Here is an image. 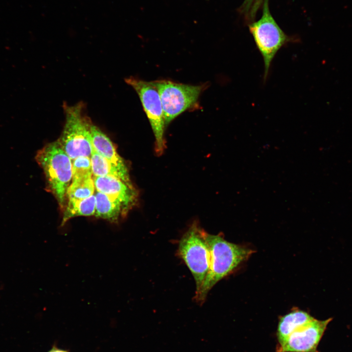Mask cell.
<instances>
[{
    "label": "cell",
    "instance_id": "obj_1",
    "mask_svg": "<svg viewBox=\"0 0 352 352\" xmlns=\"http://www.w3.org/2000/svg\"><path fill=\"white\" fill-rule=\"evenodd\" d=\"M209 246L210 263L208 272L199 291L196 294L197 301L202 303L209 291L221 279L227 276L254 251L242 245L226 241L220 235L205 232Z\"/></svg>",
    "mask_w": 352,
    "mask_h": 352
},
{
    "label": "cell",
    "instance_id": "obj_2",
    "mask_svg": "<svg viewBox=\"0 0 352 352\" xmlns=\"http://www.w3.org/2000/svg\"><path fill=\"white\" fill-rule=\"evenodd\" d=\"M35 159L43 170L48 188L64 210L66 191L72 177V160L57 141L39 150Z\"/></svg>",
    "mask_w": 352,
    "mask_h": 352
},
{
    "label": "cell",
    "instance_id": "obj_3",
    "mask_svg": "<svg viewBox=\"0 0 352 352\" xmlns=\"http://www.w3.org/2000/svg\"><path fill=\"white\" fill-rule=\"evenodd\" d=\"M63 108L65 123L57 141L71 160L80 156L90 157L93 149L92 123L85 114L84 104L80 102L70 106L64 103Z\"/></svg>",
    "mask_w": 352,
    "mask_h": 352
},
{
    "label": "cell",
    "instance_id": "obj_4",
    "mask_svg": "<svg viewBox=\"0 0 352 352\" xmlns=\"http://www.w3.org/2000/svg\"><path fill=\"white\" fill-rule=\"evenodd\" d=\"M205 232L194 222L182 236L178 244V254L195 279L196 294L201 288L210 266V254Z\"/></svg>",
    "mask_w": 352,
    "mask_h": 352
},
{
    "label": "cell",
    "instance_id": "obj_5",
    "mask_svg": "<svg viewBox=\"0 0 352 352\" xmlns=\"http://www.w3.org/2000/svg\"><path fill=\"white\" fill-rule=\"evenodd\" d=\"M268 3V0H265L261 18L249 26L250 32L264 61V80L267 77L276 54L289 39L272 17Z\"/></svg>",
    "mask_w": 352,
    "mask_h": 352
},
{
    "label": "cell",
    "instance_id": "obj_6",
    "mask_svg": "<svg viewBox=\"0 0 352 352\" xmlns=\"http://www.w3.org/2000/svg\"><path fill=\"white\" fill-rule=\"evenodd\" d=\"M152 82L159 93L166 127L182 112L196 105L204 87L167 80Z\"/></svg>",
    "mask_w": 352,
    "mask_h": 352
},
{
    "label": "cell",
    "instance_id": "obj_7",
    "mask_svg": "<svg viewBox=\"0 0 352 352\" xmlns=\"http://www.w3.org/2000/svg\"><path fill=\"white\" fill-rule=\"evenodd\" d=\"M125 82L135 90L139 97L154 136L156 151L161 154L165 146L164 132L166 126L158 90L152 82L134 77L126 78Z\"/></svg>",
    "mask_w": 352,
    "mask_h": 352
},
{
    "label": "cell",
    "instance_id": "obj_8",
    "mask_svg": "<svg viewBox=\"0 0 352 352\" xmlns=\"http://www.w3.org/2000/svg\"><path fill=\"white\" fill-rule=\"evenodd\" d=\"M314 319L306 326L290 334L276 349V352H319L317 347L327 328L332 320Z\"/></svg>",
    "mask_w": 352,
    "mask_h": 352
},
{
    "label": "cell",
    "instance_id": "obj_9",
    "mask_svg": "<svg viewBox=\"0 0 352 352\" xmlns=\"http://www.w3.org/2000/svg\"><path fill=\"white\" fill-rule=\"evenodd\" d=\"M93 179L97 191L119 199L131 209L137 203L138 193L132 183L112 176H94Z\"/></svg>",
    "mask_w": 352,
    "mask_h": 352
},
{
    "label": "cell",
    "instance_id": "obj_10",
    "mask_svg": "<svg viewBox=\"0 0 352 352\" xmlns=\"http://www.w3.org/2000/svg\"><path fill=\"white\" fill-rule=\"evenodd\" d=\"M94 216L97 218L117 223L125 217L131 208L119 199L97 191Z\"/></svg>",
    "mask_w": 352,
    "mask_h": 352
},
{
    "label": "cell",
    "instance_id": "obj_11",
    "mask_svg": "<svg viewBox=\"0 0 352 352\" xmlns=\"http://www.w3.org/2000/svg\"><path fill=\"white\" fill-rule=\"evenodd\" d=\"M90 134L92 144L96 152L119 169L129 172L124 160L117 153L110 139L92 123L90 126Z\"/></svg>",
    "mask_w": 352,
    "mask_h": 352
},
{
    "label": "cell",
    "instance_id": "obj_12",
    "mask_svg": "<svg viewBox=\"0 0 352 352\" xmlns=\"http://www.w3.org/2000/svg\"><path fill=\"white\" fill-rule=\"evenodd\" d=\"M314 319L308 313L299 309H294L281 316L279 320L276 332L278 346L283 343L293 332Z\"/></svg>",
    "mask_w": 352,
    "mask_h": 352
},
{
    "label": "cell",
    "instance_id": "obj_13",
    "mask_svg": "<svg viewBox=\"0 0 352 352\" xmlns=\"http://www.w3.org/2000/svg\"><path fill=\"white\" fill-rule=\"evenodd\" d=\"M92 175L94 176H112L126 182L132 183L129 172L122 171L98 154L93 147L90 155Z\"/></svg>",
    "mask_w": 352,
    "mask_h": 352
},
{
    "label": "cell",
    "instance_id": "obj_14",
    "mask_svg": "<svg viewBox=\"0 0 352 352\" xmlns=\"http://www.w3.org/2000/svg\"><path fill=\"white\" fill-rule=\"evenodd\" d=\"M95 203V195L83 199L68 200L63 210L61 226L74 217L94 216Z\"/></svg>",
    "mask_w": 352,
    "mask_h": 352
},
{
    "label": "cell",
    "instance_id": "obj_15",
    "mask_svg": "<svg viewBox=\"0 0 352 352\" xmlns=\"http://www.w3.org/2000/svg\"><path fill=\"white\" fill-rule=\"evenodd\" d=\"M95 186L92 177L73 179L66 193L67 200H80L93 195Z\"/></svg>",
    "mask_w": 352,
    "mask_h": 352
},
{
    "label": "cell",
    "instance_id": "obj_16",
    "mask_svg": "<svg viewBox=\"0 0 352 352\" xmlns=\"http://www.w3.org/2000/svg\"><path fill=\"white\" fill-rule=\"evenodd\" d=\"M72 180L91 177L92 171L90 157L80 156L72 160Z\"/></svg>",
    "mask_w": 352,
    "mask_h": 352
},
{
    "label": "cell",
    "instance_id": "obj_17",
    "mask_svg": "<svg viewBox=\"0 0 352 352\" xmlns=\"http://www.w3.org/2000/svg\"><path fill=\"white\" fill-rule=\"evenodd\" d=\"M254 0H244L243 2V6L246 10L249 9Z\"/></svg>",
    "mask_w": 352,
    "mask_h": 352
},
{
    "label": "cell",
    "instance_id": "obj_18",
    "mask_svg": "<svg viewBox=\"0 0 352 352\" xmlns=\"http://www.w3.org/2000/svg\"><path fill=\"white\" fill-rule=\"evenodd\" d=\"M49 352H66L65 351L61 350L60 349H58L56 348H54L52 350H51L50 351H49Z\"/></svg>",
    "mask_w": 352,
    "mask_h": 352
}]
</instances>
